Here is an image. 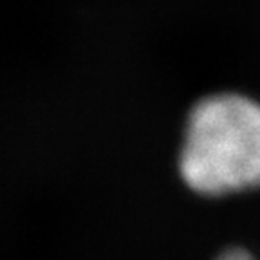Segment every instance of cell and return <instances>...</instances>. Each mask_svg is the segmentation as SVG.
<instances>
[{
	"label": "cell",
	"mask_w": 260,
	"mask_h": 260,
	"mask_svg": "<svg viewBox=\"0 0 260 260\" xmlns=\"http://www.w3.org/2000/svg\"><path fill=\"white\" fill-rule=\"evenodd\" d=\"M177 174L191 193L204 199L258 190V100L237 90L199 98L184 119Z\"/></svg>",
	"instance_id": "cell-1"
},
{
	"label": "cell",
	"mask_w": 260,
	"mask_h": 260,
	"mask_svg": "<svg viewBox=\"0 0 260 260\" xmlns=\"http://www.w3.org/2000/svg\"><path fill=\"white\" fill-rule=\"evenodd\" d=\"M213 260H256V256L242 246H232L222 249Z\"/></svg>",
	"instance_id": "cell-2"
}]
</instances>
